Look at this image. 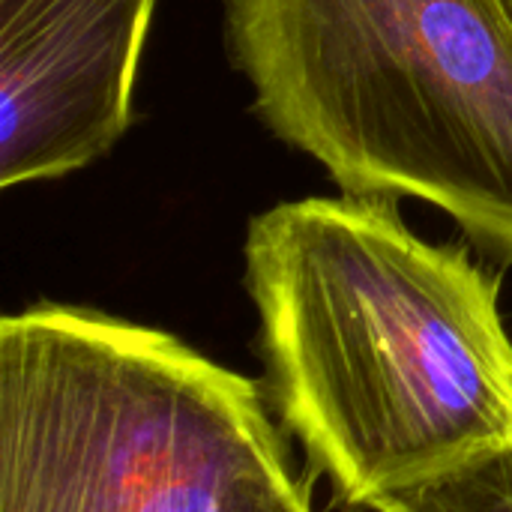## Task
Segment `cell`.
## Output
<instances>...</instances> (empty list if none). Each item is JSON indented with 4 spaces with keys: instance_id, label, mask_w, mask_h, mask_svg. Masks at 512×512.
I'll return each instance as SVG.
<instances>
[{
    "instance_id": "cell-1",
    "label": "cell",
    "mask_w": 512,
    "mask_h": 512,
    "mask_svg": "<svg viewBox=\"0 0 512 512\" xmlns=\"http://www.w3.org/2000/svg\"><path fill=\"white\" fill-rule=\"evenodd\" d=\"M267 399L345 507L512 447L501 273L414 234L393 198L285 201L249 222Z\"/></svg>"
},
{
    "instance_id": "cell-2",
    "label": "cell",
    "mask_w": 512,
    "mask_h": 512,
    "mask_svg": "<svg viewBox=\"0 0 512 512\" xmlns=\"http://www.w3.org/2000/svg\"><path fill=\"white\" fill-rule=\"evenodd\" d=\"M261 123L342 195L444 210L512 267V30L492 0H225Z\"/></svg>"
},
{
    "instance_id": "cell-3",
    "label": "cell",
    "mask_w": 512,
    "mask_h": 512,
    "mask_svg": "<svg viewBox=\"0 0 512 512\" xmlns=\"http://www.w3.org/2000/svg\"><path fill=\"white\" fill-rule=\"evenodd\" d=\"M288 477L261 384L174 333L60 303L0 321V512H249Z\"/></svg>"
},
{
    "instance_id": "cell-4",
    "label": "cell",
    "mask_w": 512,
    "mask_h": 512,
    "mask_svg": "<svg viewBox=\"0 0 512 512\" xmlns=\"http://www.w3.org/2000/svg\"><path fill=\"white\" fill-rule=\"evenodd\" d=\"M156 0H0V186L102 159L129 129Z\"/></svg>"
},
{
    "instance_id": "cell-5",
    "label": "cell",
    "mask_w": 512,
    "mask_h": 512,
    "mask_svg": "<svg viewBox=\"0 0 512 512\" xmlns=\"http://www.w3.org/2000/svg\"><path fill=\"white\" fill-rule=\"evenodd\" d=\"M375 512H512V447L477 456L414 489L381 498Z\"/></svg>"
},
{
    "instance_id": "cell-6",
    "label": "cell",
    "mask_w": 512,
    "mask_h": 512,
    "mask_svg": "<svg viewBox=\"0 0 512 512\" xmlns=\"http://www.w3.org/2000/svg\"><path fill=\"white\" fill-rule=\"evenodd\" d=\"M249 512H312V504H309L306 486L297 483L294 477H288L285 483H279L267 498H261Z\"/></svg>"
},
{
    "instance_id": "cell-7",
    "label": "cell",
    "mask_w": 512,
    "mask_h": 512,
    "mask_svg": "<svg viewBox=\"0 0 512 512\" xmlns=\"http://www.w3.org/2000/svg\"><path fill=\"white\" fill-rule=\"evenodd\" d=\"M495 6H498V12L504 15V21H507V27L512 30V0H492Z\"/></svg>"
}]
</instances>
